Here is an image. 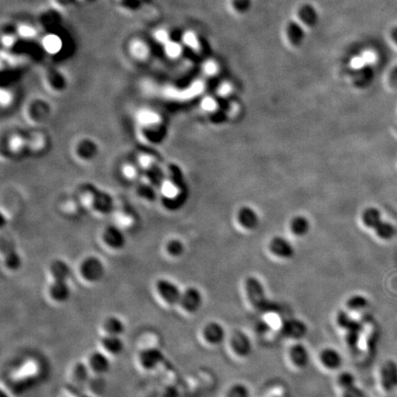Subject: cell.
Returning <instances> with one entry per match:
<instances>
[{
  "instance_id": "1",
  "label": "cell",
  "mask_w": 397,
  "mask_h": 397,
  "mask_svg": "<svg viewBox=\"0 0 397 397\" xmlns=\"http://www.w3.org/2000/svg\"><path fill=\"white\" fill-rule=\"evenodd\" d=\"M245 290L249 304L261 312H273L277 310L276 305L267 296L263 283L255 276H248L245 281Z\"/></svg>"
},
{
  "instance_id": "2",
  "label": "cell",
  "mask_w": 397,
  "mask_h": 397,
  "mask_svg": "<svg viewBox=\"0 0 397 397\" xmlns=\"http://www.w3.org/2000/svg\"><path fill=\"white\" fill-rule=\"evenodd\" d=\"M362 223L369 229L373 230L378 237L383 241L391 240L395 235V228L391 223L384 222L381 217V213L376 208H368L362 214Z\"/></svg>"
},
{
  "instance_id": "3",
  "label": "cell",
  "mask_w": 397,
  "mask_h": 397,
  "mask_svg": "<svg viewBox=\"0 0 397 397\" xmlns=\"http://www.w3.org/2000/svg\"><path fill=\"white\" fill-rule=\"evenodd\" d=\"M78 273L81 279L87 283L97 284L104 279L106 268L100 259L90 257L81 262Z\"/></svg>"
},
{
  "instance_id": "4",
  "label": "cell",
  "mask_w": 397,
  "mask_h": 397,
  "mask_svg": "<svg viewBox=\"0 0 397 397\" xmlns=\"http://www.w3.org/2000/svg\"><path fill=\"white\" fill-rule=\"evenodd\" d=\"M155 290L159 299L169 306L179 305L182 290L174 281L169 279H159L155 284Z\"/></svg>"
},
{
  "instance_id": "5",
  "label": "cell",
  "mask_w": 397,
  "mask_h": 397,
  "mask_svg": "<svg viewBox=\"0 0 397 397\" xmlns=\"http://www.w3.org/2000/svg\"><path fill=\"white\" fill-rule=\"evenodd\" d=\"M203 303L204 298L201 290L194 286H190L182 290L179 305L186 314L195 315L201 310Z\"/></svg>"
},
{
  "instance_id": "6",
  "label": "cell",
  "mask_w": 397,
  "mask_h": 397,
  "mask_svg": "<svg viewBox=\"0 0 397 397\" xmlns=\"http://www.w3.org/2000/svg\"><path fill=\"white\" fill-rule=\"evenodd\" d=\"M229 344L233 353L241 359L249 357L253 351L252 340L244 331H234L230 337Z\"/></svg>"
},
{
  "instance_id": "7",
  "label": "cell",
  "mask_w": 397,
  "mask_h": 397,
  "mask_svg": "<svg viewBox=\"0 0 397 397\" xmlns=\"http://www.w3.org/2000/svg\"><path fill=\"white\" fill-rule=\"evenodd\" d=\"M380 385L385 393H391L397 390V364L387 361L382 364L379 370Z\"/></svg>"
},
{
  "instance_id": "8",
  "label": "cell",
  "mask_w": 397,
  "mask_h": 397,
  "mask_svg": "<svg viewBox=\"0 0 397 397\" xmlns=\"http://www.w3.org/2000/svg\"><path fill=\"white\" fill-rule=\"evenodd\" d=\"M165 360L163 351L157 348H145L138 354L139 366L143 370L153 371L160 366Z\"/></svg>"
},
{
  "instance_id": "9",
  "label": "cell",
  "mask_w": 397,
  "mask_h": 397,
  "mask_svg": "<svg viewBox=\"0 0 397 397\" xmlns=\"http://www.w3.org/2000/svg\"><path fill=\"white\" fill-rule=\"evenodd\" d=\"M281 334L286 339L299 341L308 334V326L305 322L299 318L286 319L281 327Z\"/></svg>"
},
{
  "instance_id": "10",
  "label": "cell",
  "mask_w": 397,
  "mask_h": 397,
  "mask_svg": "<svg viewBox=\"0 0 397 397\" xmlns=\"http://www.w3.org/2000/svg\"><path fill=\"white\" fill-rule=\"evenodd\" d=\"M201 337L210 346H218L226 339V332L222 324L211 321L206 323L201 329Z\"/></svg>"
},
{
  "instance_id": "11",
  "label": "cell",
  "mask_w": 397,
  "mask_h": 397,
  "mask_svg": "<svg viewBox=\"0 0 397 397\" xmlns=\"http://www.w3.org/2000/svg\"><path fill=\"white\" fill-rule=\"evenodd\" d=\"M268 250L274 257L285 260L292 259L295 255V246L284 237H273L268 244Z\"/></svg>"
},
{
  "instance_id": "12",
  "label": "cell",
  "mask_w": 397,
  "mask_h": 397,
  "mask_svg": "<svg viewBox=\"0 0 397 397\" xmlns=\"http://www.w3.org/2000/svg\"><path fill=\"white\" fill-rule=\"evenodd\" d=\"M47 294L50 300L55 304H66L71 297L72 290L68 281H52Z\"/></svg>"
},
{
  "instance_id": "13",
  "label": "cell",
  "mask_w": 397,
  "mask_h": 397,
  "mask_svg": "<svg viewBox=\"0 0 397 397\" xmlns=\"http://www.w3.org/2000/svg\"><path fill=\"white\" fill-rule=\"evenodd\" d=\"M88 366L90 371L96 375H105L112 368L110 356L104 351H94L88 359Z\"/></svg>"
},
{
  "instance_id": "14",
  "label": "cell",
  "mask_w": 397,
  "mask_h": 397,
  "mask_svg": "<svg viewBox=\"0 0 397 397\" xmlns=\"http://www.w3.org/2000/svg\"><path fill=\"white\" fill-rule=\"evenodd\" d=\"M289 359L294 366L305 369L311 362V355L307 347L301 342H296L289 348Z\"/></svg>"
},
{
  "instance_id": "15",
  "label": "cell",
  "mask_w": 397,
  "mask_h": 397,
  "mask_svg": "<svg viewBox=\"0 0 397 397\" xmlns=\"http://www.w3.org/2000/svg\"><path fill=\"white\" fill-rule=\"evenodd\" d=\"M319 362L322 366L328 370H337L343 365V357L338 349L326 347L319 352Z\"/></svg>"
},
{
  "instance_id": "16",
  "label": "cell",
  "mask_w": 397,
  "mask_h": 397,
  "mask_svg": "<svg viewBox=\"0 0 397 397\" xmlns=\"http://www.w3.org/2000/svg\"><path fill=\"white\" fill-rule=\"evenodd\" d=\"M100 347L109 356L118 357L124 351L125 344L121 336L104 335L100 339Z\"/></svg>"
},
{
  "instance_id": "17",
  "label": "cell",
  "mask_w": 397,
  "mask_h": 397,
  "mask_svg": "<svg viewBox=\"0 0 397 397\" xmlns=\"http://www.w3.org/2000/svg\"><path fill=\"white\" fill-rule=\"evenodd\" d=\"M317 14L312 7L309 5L301 6L299 9L296 11V22L302 29H312L317 25Z\"/></svg>"
},
{
  "instance_id": "18",
  "label": "cell",
  "mask_w": 397,
  "mask_h": 397,
  "mask_svg": "<svg viewBox=\"0 0 397 397\" xmlns=\"http://www.w3.org/2000/svg\"><path fill=\"white\" fill-rule=\"evenodd\" d=\"M102 330L105 335L122 336L126 331V326L122 319L116 316L106 317L102 322Z\"/></svg>"
},
{
  "instance_id": "19",
  "label": "cell",
  "mask_w": 397,
  "mask_h": 397,
  "mask_svg": "<svg viewBox=\"0 0 397 397\" xmlns=\"http://www.w3.org/2000/svg\"><path fill=\"white\" fill-rule=\"evenodd\" d=\"M49 274L52 281H68L72 275L71 268L62 260H55L50 265Z\"/></svg>"
},
{
  "instance_id": "20",
  "label": "cell",
  "mask_w": 397,
  "mask_h": 397,
  "mask_svg": "<svg viewBox=\"0 0 397 397\" xmlns=\"http://www.w3.org/2000/svg\"><path fill=\"white\" fill-rule=\"evenodd\" d=\"M238 223L246 230H254L259 225V216L249 207H243L237 214Z\"/></svg>"
},
{
  "instance_id": "21",
  "label": "cell",
  "mask_w": 397,
  "mask_h": 397,
  "mask_svg": "<svg viewBox=\"0 0 397 397\" xmlns=\"http://www.w3.org/2000/svg\"><path fill=\"white\" fill-rule=\"evenodd\" d=\"M346 306L351 312H362L369 307V300L364 295L359 294L352 295L347 300Z\"/></svg>"
},
{
  "instance_id": "22",
  "label": "cell",
  "mask_w": 397,
  "mask_h": 397,
  "mask_svg": "<svg viewBox=\"0 0 397 397\" xmlns=\"http://www.w3.org/2000/svg\"><path fill=\"white\" fill-rule=\"evenodd\" d=\"M290 230L295 237H304L310 230V223L304 216H296L290 222Z\"/></svg>"
},
{
  "instance_id": "23",
  "label": "cell",
  "mask_w": 397,
  "mask_h": 397,
  "mask_svg": "<svg viewBox=\"0 0 397 397\" xmlns=\"http://www.w3.org/2000/svg\"><path fill=\"white\" fill-rule=\"evenodd\" d=\"M286 38L288 37V40L290 45H298L303 40L304 35V29H301L296 23H291L286 28Z\"/></svg>"
},
{
  "instance_id": "24",
  "label": "cell",
  "mask_w": 397,
  "mask_h": 397,
  "mask_svg": "<svg viewBox=\"0 0 397 397\" xmlns=\"http://www.w3.org/2000/svg\"><path fill=\"white\" fill-rule=\"evenodd\" d=\"M337 384L339 385V388L341 390L350 388L354 385H356V377L352 372L348 371V370H344L338 375Z\"/></svg>"
},
{
  "instance_id": "25",
  "label": "cell",
  "mask_w": 397,
  "mask_h": 397,
  "mask_svg": "<svg viewBox=\"0 0 397 397\" xmlns=\"http://www.w3.org/2000/svg\"><path fill=\"white\" fill-rule=\"evenodd\" d=\"M91 372L88 364L78 363L76 364L73 370V377L78 384H86L87 381L90 378V373Z\"/></svg>"
},
{
  "instance_id": "26",
  "label": "cell",
  "mask_w": 397,
  "mask_h": 397,
  "mask_svg": "<svg viewBox=\"0 0 397 397\" xmlns=\"http://www.w3.org/2000/svg\"><path fill=\"white\" fill-rule=\"evenodd\" d=\"M337 324L341 328L346 330H355L357 328V323L350 317L348 312H339L337 316Z\"/></svg>"
},
{
  "instance_id": "27",
  "label": "cell",
  "mask_w": 397,
  "mask_h": 397,
  "mask_svg": "<svg viewBox=\"0 0 397 397\" xmlns=\"http://www.w3.org/2000/svg\"><path fill=\"white\" fill-rule=\"evenodd\" d=\"M225 397H250V390L245 384L237 383L228 388Z\"/></svg>"
},
{
  "instance_id": "28",
  "label": "cell",
  "mask_w": 397,
  "mask_h": 397,
  "mask_svg": "<svg viewBox=\"0 0 397 397\" xmlns=\"http://www.w3.org/2000/svg\"><path fill=\"white\" fill-rule=\"evenodd\" d=\"M4 265L9 271H17L22 267V259L18 255L11 254L5 259Z\"/></svg>"
},
{
  "instance_id": "29",
  "label": "cell",
  "mask_w": 397,
  "mask_h": 397,
  "mask_svg": "<svg viewBox=\"0 0 397 397\" xmlns=\"http://www.w3.org/2000/svg\"><path fill=\"white\" fill-rule=\"evenodd\" d=\"M165 251L171 258H179L184 253V246L179 241H171L166 245Z\"/></svg>"
},
{
  "instance_id": "30",
  "label": "cell",
  "mask_w": 397,
  "mask_h": 397,
  "mask_svg": "<svg viewBox=\"0 0 397 397\" xmlns=\"http://www.w3.org/2000/svg\"><path fill=\"white\" fill-rule=\"evenodd\" d=\"M45 48L51 54L57 53L61 48V41L56 36H48L44 41Z\"/></svg>"
},
{
  "instance_id": "31",
  "label": "cell",
  "mask_w": 397,
  "mask_h": 397,
  "mask_svg": "<svg viewBox=\"0 0 397 397\" xmlns=\"http://www.w3.org/2000/svg\"><path fill=\"white\" fill-rule=\"evenodd\" d=\"M138 120L143 124H155L159 121V117L155 112L143 111L139 113Z\"/></svg>"
},
{
  "instance_id": "32",
  "label": "cell",
  "mask_w": 397,
  "mask_h": 397,
  "mask_svg": "<svg viewBox=\"0 0 397 397\" xmlns=\"http://www.w3.org/2000/svg\"><path fill=\"white\" fill-rule=\"evenodd\" d=\"M341 397H365V393L362 388H360L357 384L350 388L342 390Z\"/></svg>"
},
{
  "instance_id": "33",
  "label": "cell",
  "mask_w": 397,
  "mask_h": 397,
  "mask_svg": "<svg viewBox=\"0 0 397 397\" xmlns=\"http://www.w3.org/2000/svg\"><path fill=\"white\" fill-rule=\"evenodd\" d=\"M161 192L163 193V195L168 198H174L177 193H178V189L175 186L174 184L171 183L170 181H165L162 185L161 187Z\"/></svg>"
},
{
  "instance_id": "34",
  "label": "cell",
  "mask_w": 397,
  "mask_h": 397,
  "mask_svg": "<svg viewBox=\"0 0 397 397\" xmlns=\"http://www.w3.org/2000/svg\"><path fill=\"white\" fill-rule=\"evenodd\" d=\"M133 53L134 55L138 58H143L148 54V50L147 47L143 45V44H134V48H133Z\"/></svg>"
},
{
  "instance_id": "35",
  "label": "cell",
  "mask_w": 397,
  "mask_h": 397,
  "mask_svg": "<svg viewBox=\"0 0 397 397\" xmlns=\"http://www.w3.org/2000/svg\"><path fill=\"white\" fill-rule=\"evenodd\" d=\"M165 52L166 54H169V56L171 57H176L179 55L180 53V48H179L178 44H175V43H169L166 47H165Z\"/></svg>"
},
{
  "instance_id": "36",
  "label": "cell",
  "mask_w": 397,
  "mask_h": 397,
  "mask_svg": "<svg viewBox=\"0 0 397 397\" xmlns=\"http://www.w3.org/2000/svg\"><path fill=\"white\" fill-rule=\"evenodd\" d=\"M122 171H123V175H124L127 179H134V177H135V175H136V170H135L134 166H132V165H125Z\"/></svg>"
},
{
  "instance_id": "37",
  "label": "cell",
  "mask_w": 397,
  "mask_h": 397,
  "mask_svg": "<svg viewBox=\"0 0 397 397\" xmlns=\"http://www.w3.org/2000/svg\"><path fill=\"white\" fill-rule=\"evenodd\" d=\"M140 163H141V165H143V166L147 168V166H149L150 164L152 163V159H151L150 156H142L141 158H140Z\"/></svg>"
},
{
  "instance_id": "38",
  "label": "cell",
  "mask_w": 397,
  "mask_h": 397,
  "mask_svg": "<svg viewBox=\"0 0 397 397\" xmlns=\"http://www.w3.org/2000/svg\"><path fill=\"white\" fill-rule=\"evenodd\" d=\"M10 99H11L10 95L8 92H5L4 90H2V92H1V102L2 104L3 105L9 104Z\"/></svg>"
},
{
  "instance_id": "39",
  "label": "cell",
  "mask_w": 397,
  "mask_h": 397,
  "mask_svg": "<svg viewBox=\"0 0 397 397\" xmlns=\"http://www.w3.org/2000/svg\"><path fill=\"white\" fill-rule=\"evenodd\" d=\"M10 147H11V148H12L13 150H17L18 148H20V147H22V139H12L11 142H10Z\"/></svg>"
},
{
  "instance_id": "40",
  "label": "cell",
  "mask_w": 397,
  "mask_h": 397,
  "mask_svg": "<svg viewBox=\"0 0 397 397\" xmlns=\"http://www.w3.org/2000/svg\"><path fill=\"white\" fill-rule=\"evenodd\" d=\"M80 397H93L91 396V395H89V394H82Z\"/></svg>"
}]
</instances>
